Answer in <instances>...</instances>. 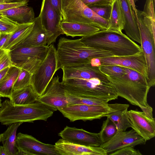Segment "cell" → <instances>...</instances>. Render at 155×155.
I'll return each mask as SVG.
<instances>
[{"label":"cell","instance_id":"1","mask_svg":"<svg viewBox=\"0 0 155 155\" xmlns=\"http://www.w3.org/2000/svg\"><path fill=\"white\" fill-rule=\"evenodd\" d=\"M126 73L117 77L106 75L118 96L130 104L140 107L148 117H153V109L148 104L147 96L150 88L147 78L139 72L124 67Z\"/></svg>","mask_w":155,"mask_h":155},{"label":"cell","instance_id":"2","mask_svg":"<svg viewBox=\"0 0 155 155\" xmlns=\"http://www.w3.org/2000/svg\"><path fill=\"white\" fill-rule=\"evenodd\" d=\"M57 70L67 67L91 63L92 59L114 56L109 51L91 47L80 39L61 37L57 45Z\"/></svg>","mask_w":155,"mask_h":155},{"label":"cell","instance_id":"3","mask_svg":"<svg viewBox=\"0 0 155 155\" xmlns=\"http://www.w3.org/2000/svg\"><path fill=\"white\" fill-rule=\"evenodd\" d=\"M80 40L89 47L110 51L115 56L132 55L142 51L140 46L122 32L107 30H100Z\"/></svg>","mask_w":155,"mask_h":155},{"label":"cell","instance_id":"4","mask_svg":"<svg viewBox=\"0 0 155 155\" xmlns=\"http://www.w3.org/2000/svg\"><path fill=\"white\" fill-rule=\"evenodd\" d=\"M53 111L43 103L37 101L29 104L16 105L6 100L0 108V122L9 125L20 122H33L36 120L47 121Z\"/></svg>","mask_w":155,"mask_h":155},{"label":"cell","instance_id":"5","mask_svg":"<svg viewBox=\"0 0 155 155\" xmlns=\"http://www.w3.org/2000/svg\"><path fill=\"white\" fill-rule=\"evenodd\" d=\"M61 82L66 95L95 97L109 101L117 99L118 97L110 82L97 78L68 79Z\"/></svg>","mask_w":155,"mask_h":155},{"label":"cell","instance_id":"6","mask_svg":"<svg viewBox=\"0 0 155 155\" xmlns=\"http://www.w3.org/2000/svg\"><path fill=\"white\" fill-rule=\"evenodd\" d=\"M62 21L76 22L92 25L100 30H107V20L101 17L81 0H62Z\"/></svg>","mask_w":155,"mask_h":155},{"label":"cell","instance_id":"7","mask_svg":"<svg viewBox=\"0 0 155 155\" xmlns=\"http://www.w3.org/2000/svg\"><path fill=\"white\" fill-rule=\"evenodd\" d=\"M48 46L19 45L9 51L13 65L33 74L45 58Z\"/></svg>","mask_w":155,"mask_h":155},{"label":"cell","instance_id":"8","mask_svg":"<svg viewBox=\"0 0 155 155\" xmlns=\"http://www.w3.org/2000/svg\"><path fill=\"white\" fill-rule=\"evenodd\" d=\"M57 71L56 49L53 43L48 46L45 58L31 75V84L38 97L43 94Z\"/></svg>","mask_w":155,"mask_h":155},{"label":"cell","instance_id":"9","mask_svg":"<svg viewBox=\"0 0 155 155\" xmlns=\"http://www.w3.org/2000/svg\"><path fill=\"white\" fill-rule=\"evenodd\" d=\"M136 17L140 36V46L146 61L147 80L150 88L155 84V37L145 25L141 11L137 9Z\"/></svg>","mask_w":155,"mask_h":155},{"label":"cell","instance_id":"10","mask_svg":"<svg viewBox=\"0 0 155 155\" xmlns=\"http://www.w3.org/2000/svg\"><path fill=\"white\" fill-rule=\"evenodd\" d=\"M64 116L71 122L84 121L100 119L108 115L111 111L107 106L82 104H69L58 110Z\"/></svg>","mask_w":155,"mask_h":155},{"label":"cell","instance_id":"11","mask_svg":"<svg viewBox=\"0 0 155 155\" xmlns=\"http://www.w3.org/2000/svg\"><path fill=\"white\" fill-rule=\"evenodd\" d=\"M39 15L47 33V45L49 46L55 42L58 36L64 34L60 26L62 18L55 11L49 0H42Z\"/></svg>","mask_w":155,"mask_h":155},{"label":"cell","instance_id":"12","mask_svg":"<svg viewBox=\"0 0 155 155\" xmlns=\"http://www.w3.org/2000/svg\"><path fill=\"white\" fill-rule=\"evenodd\" d=\"M59 78L57 75L53 78L43 94L38 98V101L43 103L53 111L69 104Z\"/></svg>","mask_w":155,"mask_h":155},{"label":"cell","instance_id":"13","mask_svg":"<svg viewBox=\"0 0 155 155\" xmlns=\"http://www.w3.org/2000/svg\"><path fill=\"white\" fill-rule=\"evenodd\" d=\"M16 145L18 150L28 155H59L54 145L42 143L31 135L20 132L17 135Z\"/></svg>","mask_w":155,"mask_h":155},{"label":"cell","instance_id":"14","mask_svg":"<svg viewBox=\"0 0 155 155\" xmlns=\"http://www.w3.org/2000/svg\"><path fill=\"white\" fill-rule=\"evenodd\" d=\"M101 65H116L134 70L147 79L146 61L142 50L135 54L122 56H111L98 58Z\"/></svg>","mask_w":155,"mask_h":155},{"label":"cell","instance_id":"15","mask_svg":"<svg viewBox=\"0 0 155 155\" xmlns=\"http://www.w3.org/2000/svg\"><path fill=\"white\" fill-rule=\"evenodd\" d=\"M146 141L133 129L128 131L117 130L115 134L107 142L100 146L107 153L128 146L134 147L144 145Z\"/></svg>","mask_w":155,"mask_h":155},{"label":"cell","instance_id":"16","mask_svg":"<svg viewBox=\"0 0 155 155\" xmlns=\"http://www.w3.org/2000/svg\"><path fill=\"white\" fill-rule=\"evenodd\" d=\"M131 127L146 142L155 136V119L147 116L143 111L131 110L127 111Z\"/></svg>","mask_w":155,"mask_h":155},{"label":"cell","instance_id":"17","mask_svg":"<svg viewBox=\"0 0 155 155\" xmlns=\"http://www.w3.org/2000/svg\"><path fill=\"white\" fill-rule=\"evenodd\" d=\"M58 135L62 139L74 144L91 146H100L101 144L98 133L75 127L66 126Z\"/></svg>","mask_w":155,"mask_h":155},{"label":"cell","instance_id":"18","mask_svg":"<svg viewBox=\"0 0 155 155\" xmlns=\"http://www.w3.org/2000/svg\"><path fill=\"white\" fill-rule=\"evenodd\" d=\"M62 80L77 78L89 79L98 78L105 82H109L106 75L99 69V66L91 63L62 68Z\"/></svg>","mask_w":155,"mask_h":155},{"label":"cell","instance_id":"19","mask_svg":"<svg viewBox=\"0 0 155 155\" xmlns=\"http://www.w3.org/2000/svg\"><path fill=\"white\" fill-rule=\"evenodd\" d=\"M54 146L59 155H108V153L100 146L74 144L62 138L56 142Z\"/></svg>","mask_w":155,"mask_h":155},{"label":"cell","instance_id":"20","mask_svg":"<svg viewBox=\"0 0 155 155\" xmlns=\"http://www.w3.org/2000/svg\"><path fill=\"white\" fill-rule=\"evenodd\" d=\"M127 36L140 44V36L137 21L129 0H120Z\"/></svg>","mask_w":155,"mask_h":155},{"label":"cell","instance_id":"21","mask_svg":"<svg viewBox=\"0 0 155 155\" xmlns=\"http://www.w3.org/2000/svg\"><path fill=\"white\" fill-rule=\"evenodd\" d=\"M111 111L107 117H109L116 125L117 130L125 131L131 125L127 115L128 104L117 103L109 104Z\"/></svg>","mask_w":155,"mask_h":155},{"label":"cell","instance_id":"22","mask_svg":"<svg viewBox=\"0 0 155 155\" xmlns=\"http://www.w3.org/2000/svg\"><path fill=\"white\" fill-rule=\"evenodd\" d=\"M0 14L19 24L34 22L35 14L33 8L25 5L12 8L0 11Z\"/></svg>","mask_w":155,"mask_h":155},{"label":"cell","instance_id":"23","mask_svg":"<svg viewBox=\"0 0 155 155\" xmlns=\"http://www.w3.org/2000/svg\"><path fill=\"white\" fill-rule=\"evenodd\" d=\"M60 26L64 34L72 37H85L100 30L96 27L78 23L62 21Z\"/></svg>","mask_w":155,"mask_h":155},{"label":"cell","instance_id":"24","mask_svg":"<svg viewBox=\"0 0 155 155\" xmlns=\"http://www.w3.org/2000/svg\"><path fill=\"white\" fill-rule=\"evenodd\" d=\"M34 22V25L31 31L19 45L26 44L35 46L46 45L47 33L41 24L39 15L35 18Z\"/></svg>","mask_w":155,"mask_h":155},{"label":"cell","instance_id":"25","mask_svg":"<svg viewBox=\"0 0 155 155\" xmlns=\"http://www.w3.org/2000/svg\"><path fill=\"white\" fill-rule=\"evenodd\" d=\"M38 96L31 84L22 88L13 90L10 101L16 105L30 104L38 101Z\"/></svg>","mask_w":155,"mask_h":155},{"label":"cell","instance_id":"26","mask_svg":"<svg viewBox=\"0 0 155 155\" xmlns=\"http://www.w3.org/2000/svg\"><path fill=\"white\" fill-rule=\"evenodd\" d=\"M34 25V22L19 24L16 29L12 33L4 49L11 50L21 43L29 34Z\"/></svg>","mask_w":155,"mask_h":155},{"label":"cell","instance_id":"27","mask_svg":"<svg viewBox=\"0 0 155 155\" xmlns=\"http://www.w3.org/2000/svg\"><path fill=\"white\" fill-rule=\"evenodd\" d=\"M22 123H16L9 125L7 129L1 134V142L9 155H16L18 150L16 145L17 131Z\"/></svg>","mask_w":155,"mask_h":155},{"label":"cell","instance_id":"28","mask_svg":"<svg viewBox=\"0 0 155 155\" xmlns=\"http://www.w3.org/2000/svg\"><path fill=\"white\" fill-rule=\"evenodd\" d=\"M20 69L13 65L9 67L6 74L0 82V97H10Z\"/></svg>","mask_w":155,"mask_h":155},{"label":"cell","instance_id":"29","mask_svg":"<svg viewBox=\"0 0 155 155\" xmlns=\"http://www.w3.org/2000/svg\"><path fill=\"white\" fill-rule=\"evenodd\" d=\"M108 22L109 27L107 30L122 32L124 23L120 0H114L112 4L111 12Z\"/></svg>","mask_w":155,"mask_h":155},{"label":"cell","instance_id":"30","mask_svg":"<svg viewBox=\"0 0 155 155\" xmlns=\"http://www.w3.org/2000/svg\"><path fill=\"white\" fill-rule=\"evenodd\" d=\"M155 8L153 0H146L143 11H141V13L145 25L155 37Z\"/></svg>","mask_w":155,"mask_h":155},{"label":"cell","instance_id":"31","mask_svg":"<svg viewBox=\"0 0 155 155\" xmlns=\"http://www.w3.org/2000/svg\"><path fill=\"white\" fill-rule=\"evenodd\" d=\"M117 130L112 121L108 117L103 121L101 129L98 133L101 144L104 143L110 140Z\"/></svg>","mask_w":155,"mask_h":155},{"label":"cell","instance_id":"32","mask_svg":"<svg viewBox=\"0 0 155 155\" xmlns=\"http://www.w3.org/2000/svg\"><path fill=\"white\" fill-rule=\"evenodd\" d=\"M69 104H82L87 105L107 106L109 101L92 97H79L66 95ZM68 104V105H69Z\"/></svg>","mask_w":155,"mask_h":155},{"label":"cell","instance_id":"33","mask_svg":"<svg viewBox=\"0 0 155 155\" xmlns=\"http://www.w3.org/2000/svg\"><path fill=\"white\" fill-rule=\"evenodd\" d=\"M31 75L28 71L20 68L18 75L13 87V90L22 88L31 84Z\"/></svg>","mask_w":155,"mask_h":155},{"label":"cell","instance_id":"34","mask_svg":"<svg viewBox=\"0 0 155 155\" xmlns=\"http://www.w3.org/2000/svg\"><path fill=\"white\" fill-rule=\"evenodd\" d=\"M100 70L105 75L112 77H120L126 73L124 67L116 65H101L99 66Z\"/></svg>","mask_w":155,"mask_h":155},{"label":"cell","instance_id":"35","mask_svg":"<svg viewBox=\"0 0 155 155\" xmlns=\"http://www.w3.org/2000/svg\"><path fill=\"white\" fill-rule=\"evenodd\" d=\"M19 24L0 14V32L5 33H11L17 28Z\"/></svg>","mask_w":155,"mask_h":155},{"label":"cell","instance_id":"36","mask_svg":"<svg viewBox=\"0 0 155 155\" xmlns=\"http://www.w3.org/2000/svg\"><path fill=\"white\" fill-rule=\"evenodd\" d=\"M89 7L99 16L108 21L111 13L112 5L92 6Z\"/></svg>","mask_w":155,"mask_h":155},{"label":"cell","instance_id":"37","mask_svg":"<svg viewBox=\"0 0 155 155\" xmlns=\"http://www.w3.org/2000/svg\"><path fill=\"white\" fill-rule=\"evenodd\" d=\"M110 155H142L139 150L133 147L128 146L123 147L108 154Z\"/></svg>","mask_w":155,"mask_h":155},{"label":"cell","instance_id":"38","mask_svg":"<svg viewBox=\"0 0 155 155\" xmlns=\"http://www.w3.org/2000/svg\"><path fill=\"white\" fill-rule=\"evenodd\" d=\"M9 50H6L0 55V71L13 65L9 55Z\"/></svg>","mask_w":155,"mask_h":155},{"label":"cell","instance_id":"39","mask_svg":"<svg viewBox=\"0 0 155 155\" xmlns=\"http://www.w3.org/2000/svg\"><path fill=\"white\" fill-rule=\"evenodd\" d=\"M29 0L17 2H5L0 3V11L14 7L28 5Z\"/></svg>","mask_w":155,"mask_h":155},{"label":"cell","instance_id":"40","mask_svg":"<svg viewBox=\"0 0 155 155\" xmlns=\"http://www.w3.org/2000/svg\"><path fill=\"white\" fill-rule=\"evenodd\" d=\"M88 7L92 6H100L111 5L114 0H81Z\"/></svg>","mask_w":155,"mask_h":155},{"label":"cell","instance_id":"41","mask_svg":"<svg viewBox=\"0 0 155 155\" xmlns=\"http://www.w3.org/2000/svg\"><path fill=\"white\" fill-rule=\"evenodd\" d=\"M49 1L51 5L55 11L62 18V0H49Z\"/></svg>","mask_w":155,"mask_h":155},{"label":"cell","instance_id":"42","mask_svg":"<svg viewBox=\"0 0 155 155\" xmlns=\"http://www.w3.org/2000/svg\"><path fill=\"white\" fill-rule=\"evenodd\" d=\"M12 33H5L0 32V49H4V47Z\"/></svg>","mask_w":155,"mask_h":155},{"label":"cell","instance_id":"43","mask_svg":"<svg viewBox=\"0 0 155 155\" xmlns=\"http://www.w3.org/2000/svg\"><path fill=\"white\" fill-rule=\"evenodd\" d=\"M9 67H7L0 71V82L4 78L8 71Z\"/></svg>","mask_w":155,"mask_h":155},{"label":"cell","instance_id":"44","mask_svg":"<svg viewBox=\"0 0 155 155\" xmlns=\"http://www.w3.org/2000/svg\"><path fill=\"white\" fill-rule=\"evenodd\" d=\"M0 155H9L7 150L3 146H0Z\"/></svg>","mask_w":155,"mask_h":155},{"label":"cell","instance_id":"45","mask_svg":"<svg viewBox=\"0 0 155 155\" xmlns=\"http://www.w3.org/2000/svg\"><path fill=\"white\" fill-rule=\"evenodd\" d=\"M131 5L133 8V10L135 14V15H137V9L136 8V6L133 0H129Z\"/></svg>","mask_w":155,"mask_h":155},{"label":"cell","instance_id":"46","mask_svg":"<svg viewBox=\"0 0 155 155\" xmlns=\"http://www.w3.org/2000/svg\"><path fill=\"white\" fill-rule=\"evenodd\" d=\"M9 2H17V1H22L25 0H8Z\"/></svg>","mask_w":155,"mask_h":155},{"label":"cell","instance_id":"47","mask_svg":"<svg viewBox=\"0 0 155 155\" xmlns=\"http://www.w3.org/2000/svg\"><path fill=\"white\" fill-rule=\"evenodd\" d=\"M5 50V49H0V55L2 54Z\"/></svg>","mask_w":155,"mask_h":155},{"label":"cell","instance_id":"48","mask_svg":"<svg viewBox=\"0 0 155 155\" xmlns=\"http://www.w3.org/2000/svg\"><path fill=\"white\" fill-rule=\"evenodd\" d=\"M9 2L8 0H0V3L4 2Z\"/></svg>","mask_w":155,"mask_h":155},{"label":"cell","instance_id":"49","mask_svg":"<svg viewBox=\"0 0 155 155\" xmlns=\"http://www.w3.org/2000/svg\"><path fill=\"white\" fill-rule=\"evenodd\" d=\"M154 6H155V0H153Z\"/></svg>","mask_w":155,"mask_h":155},{"label":"cell","instance_id":"50","mask_svg":"<svg viewBox=\"0 0 155 155\" xmlns=\"http://www.w3.org/2000/svg\"><path fill=\"white\" fill-rule=\"evenodd\" d=\"M2 103H1V100L0 98V108L1 106Z\"/></svg>","mask_w":155,"mask_h":155},{"label":"cell","instance_id":"51","mask_svg":"<svg viewBox=\"0 0 155 155\" xmlns=\"http://www.w3.org/2000/svg\"><path fill=\"white\" fill-rule=\"evenodd\" d=\"M134 0V3H135L137 1V0Z\"/></svg>","mask_w":155,"mask_h":155},{"label":"cell","instance_id":"52","mask_svg":"<svg viewBox=\"0 0 155 155\" xmlns=\"http://www.w3.org/2000/svg\"><path fill=\"white\" fill-rule=\"evenodd\" d=\"M1 142V134H0V142Z\"/></svg>","mask_w":155,"mask_h":155}]
</instances>
